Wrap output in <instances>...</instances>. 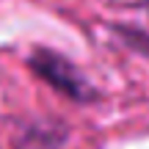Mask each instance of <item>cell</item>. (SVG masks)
Here are the masks:
<instances>
[{
    "label": "cell",
    "mask_w": 149,
    "mask_h": 149,
    "mask_svg": "<svg viewBox=\"0 0 149 149\" xmlns=\"http://www.w3.org/2000/svg\"><path fill=\"white\" fill-rule=\"evenodd\" d=\"M28 64H31V69L36 72L42 80H47L53 88H58L61 94L72 97V100L88 102V100L97 97L94 88L88 86V80L80 74V69H74L64 55L53 53V50H36Z\"/></svg>",
    "instance_id": "obj_1"
}]
</instances>
